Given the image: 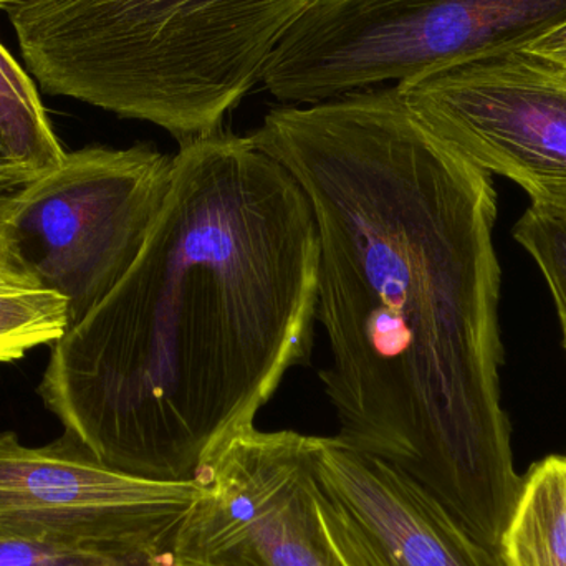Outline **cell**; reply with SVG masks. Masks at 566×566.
Instances as JSON below:
<instances>
[{
    "instance_id": "obj_1",
    "label": "cell",
    "mask_w": 566,
    "mask_h": 566,
    "mask_svg": "<svg viewBox=\"0 0 566 566\" xmlns=\"http://www.w3.org/2000/svg\"><path fill=\"white\" fill-rule=\"evenodd\" d=\"M249 136L315 218L336 438L501 552L524 478L502 408L492 175L429 135L396 85L277 106Z\"/></svg>"
},
{
    "instance_id": "obj_2",
    "label": "cell",
    "mask_w": 566,
    "mask_h": 566,
    "mask_svg": "<svg viewBox=\"0 0 566 566\" xmlns=\"http://www.w3.org/2000/svg\"><path fill=\"white\" fill-rule=\"evenodd\" d=\"M316 282L315 218L281 163L224 129L186 143L145 248L36 391L102 464L195 482L308 361Z\"/></svg>"
},
{
    "instance_id": "obj_3",
    "label": "cell",
    "mask_w": 566,
    "mask_h": 566,
    "mask_svg": "<svg viewBox=\"0 0 566 566\" xmlns=\"http://www.w3.org/2000/svg\"><path fill=\"white\" fill-rule=\"evenodd\" d=\"M319 0H27L7 9L30 75L151 123L179 146L221 132Z\"/></svg>"
},
{
    "instance_id": "obj_4",
    "label": "cell",
    "mask_w": 566,
    "mask_h": 566,
    "mask_svg": "<svg viewBox=\"0 0 566 566\" xmlns=\"http://www.w3.org/2000/svg\"><path fill=\"white\" fill-rule=\"evenodd\" d=\"M566 22V0H319L269 59L262 85L313 105L525 49Z\"/></svg>"
},
{
    "instance_id": "obj_5",
    "label": "cell",
    "mask_w": 566,
    "mask_h": 566,
    "mask_svg": "<svg viewBox=\"0 0 566 566\" xmlns=\"http://www.w3.org/2000/svg\"><path fill=\"white\" fill-rule=\"evenodd\" d=\"M172 156L86 146L13 192L0 269L69 300L78 325L125 277L161 214Z\"/></svg>"
},
{
    "instance_id": "obj_6",
    "label": "cell",
    "mask_w": 566,
    "mask_h": 566,
    "mask_svg": "<svg viewBox=\"0 0 566 566\" xmlns=\"http://www.w3.org/2000/svg\"><path fill=\"white\" fill-rule=\"evenodd\" d=\"M195 482L172 565L358 566L329 517L312 436L252 426L229 438Z\"/></svg>"
},
{
    "instance_id": "obj_7",
    "label": "cell",
    "mask_w": 566,
    "mask_h": 566,
    "mask_svg": "<svg viewBox=\"0 0 566 566\" xmlns=\"http://www.w3.org/2000/svg\"><path fill=\"white\" fill-rule=\"evenodd\" d=\"M196 494L115 471L69 432L40 448L0 432V538L165 560Z\"/></svg>"
},
{
    "instance_id": "obj_8",
    "label": "cell",
    "mask_w": 566,
    "mask_h": 566,
    "mask_svg": "<svg viewBox=\"0 0 566 566\" xmlns=\"http://www.w3.org/2000/svg\"><path fill=\"white\" fill-rule=\"evenodd\" d=\"M412 118L532 202H566V66L517 50L398 83Z\"/></svg>"
},
{
    "instance_id": "obj_9",
    "label": "cell",
    "mask_w": 566,
    "mask_h": 566,
    "mask_svg": "<svg viewBox=\"0 0 566 566\" xmlns=\"http://www.w3.org/2000/svg\"><path fill=\"white\" fill-rule=\"evenodd\" d=\"M312 462L329 517L358 566H505L428 492L338 438L312 436Z\"/></svg>"
},
{
    "instance_id": "obj_10",
    "label": "cell",
    "mask_w": 566,
    "mask_h": 566,
    "mask_svg": "<svg viewBox=\"0 0 566 566\" xmlns=\"http://www.w3.org/2000/svg\"><path fill=\"white\" fill-rule=\"evenodd\" d=\"M505 566H566V459L532 465L501 544Z\"/></svg>"
},
{
    "instance_id": "obj_11",
    "label": "cell",
    "mask_w": 566,
    "mask_h": 566,
    "mask_svg": "<svg viewBox=\"0 0 566 566\" xmlns=\"http://www.w3.org/2000/svg\"><path fill=\"white\" fill-rule=\"evenodd\" d=\"M0 142L35 178L55 171L66 153L46 116L35 83L0 43Z\"/></svg>"
},
{
    "instance_id": "obj_12",
    "label": "cell",
    "mask_w": 566,
    "mask_h": 566,
    "mask_svg": "<svg viewBox=\"0 0 566 566\" xmlns=\"http://www.w3.org/2000/svg\"><path fill=\"white\" fill-rule=\"evenodd\" d=\"M70 328L69 300L0 269V363L53 343Z\"/></svg>"
},
{
    "instance_id": "obj_13",
    "label": "cell",
    "mask_w": 566,
    "mask_h": 566,
    "mask_svg": "<svg viewBox=\"0 0 566 566\" xmlns=\"http://www.w3.org/2000/svg\"><path fill=\"white\" fill-rule=\"evenodd\" d=\"M514 238L537 262L557 306L566 353V202H532Z\"/></svg>"
},
{
    "instance_id": "obj_14",
    "label": "cell",
    "mask_w": 566,
    "mask_h": 566,
    "mask_svg": "<svg viewBox=\"0 0 566 566\" xmlns=\"http://www.w3.org/2000/svg\"><path fill=\"white\" fill-rule=\"evenodd\" d=\"M171 558L112 557L39 542L0 538V566H165Z\"/></svg>"
},
{
    "instance_id": "obj_15",
    "label": "cell",
    "mask_w": 566,
    "mask_h": 566,
    "mask_svg": "<svg viewBox=\"0 0 566 566\" xmlns=\"http://www.w3.org/2000/svg\"><path fill=\"white\" fill-rule=\"evenodd\" d=\"M525 52L566 66V22L525 46Z\"/></svg>"
},
{
    "instance_id": "obj_16",
    "label": "cell",
    "mask_w": 566,
    "mask_h": 566,
    "mask_svg": "<svg viewBox=\"0 0 566 566\" xmlns=\"http://www.w3.org/2000/svg\"><path fill=\"white\" fill-rule=\"evenodd\" d=\"M35 176L20 166L0 142V191H13L33 181Z\"/></svg>"
},
{
    "instance_id": "obj_17",
    "label": "cell",
    "mask_w": 566,
    "mask_h": 566,
    "mask_svg": "<svg viewBox=\"0 0 566 566\" xmlns=\"http://www.w3.org/2000/svg\"><path fill=\"white\" fill-rule=\"evenodd\" d=\"M13 191H0V265L3 261V245H6V229L9 224L13 208Z\"/></svg>"
},
{
    "instance_id": "obj_18",
    "label": "cell",
    "mask_w": 566,
    "mask_h": 566,
    "mask_svg": "<svg viewBox=\"0 0 566 566\" xmlns=\"http://www.w3.org/2000/svg\"><path fill=\"white\" fill-rule=\"evenodd\" d=\"M27 2V0H0V10L6 12L10 7L17 6V3Z\"/></svg>"
},
{
    "instance_id": "obj_19",
    "label": "cell",
    "mask_w": 566,
    "mask_h": 566,
    "mask_svg": "<svg viewBox=\"0 0 566 566\" xmlns=\"http://www.w3.org/2000/svg\"><path fill=\"white\" fill-rule=\"evenodd\" d=\"M165 566H175V565H172V562H171V564H168V565H165Z\"/></svg>"
},
{
    "instance_id": "obj_20",
    "label": "cell",
    "mask_w": 566,
    "mask_h": 566,
    "mask_svg": "<svg viewBox=\"0 0 566 566\" xmlns=\"http://www.w3.org/2000/svg\"><path fill=\"white\" fill-rule=\"evenodd\" d=\"M565 459H566V455H565Z\"/></svg>"
}]
</instances>
